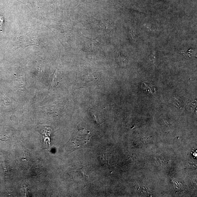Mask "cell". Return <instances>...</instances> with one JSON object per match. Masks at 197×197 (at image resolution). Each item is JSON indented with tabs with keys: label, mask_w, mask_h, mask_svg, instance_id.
<instances>
[{
	"label": "cell",
	"mask_w": 197,
	"mask_h": 197,
	"mask_svg": "<svg viewBox=\"0 0 197 197\" xmlns=\"http://www.w3.org/2000/svg\"><path fill=\"white\" fill-rule=\"evenodd\" d=\"M38 41L34 36L29 35H25L21 36L19 37L18 42V47L17 49L19 48H26L31 46H38Z\"/></svg>",
	"instance_id": "1"
},
{
	"label": "cell",
	"mask_w": 197,
	"mask_h": 197,
	"mask_svg": "<svg viewBox=\"0 0 197 197\" xmlns=\"http://www.w3.org/2000/svg\"><path fill=\"white\" fill-rule=\"evenodd\" d=\"M174 102L175 103H174V104H175V106H177L178 107L180 106L181 101L177 99L176 98H175L174 99Z\"/></svg>",
	"instance_id": "3"
},
{
	"label": "cell",
	"mask_w": 197,
	"mask_h": 197,
	"mask_svg": "<svg viewBox=\"0 0 197 197\" xmlns=\"http://www.w3.org/2000/svg\"><path fill=\"white\" fill-rule=\"evenodd\" d=\"M3 19L2 17L0 16V30L2 31V25L3 24Z\"/></svg>",
	"instance_id": "4"
},
{
	"label": "cell",
	"mask_w": 197,
	"mask_h": 197,
	"mask_svg": "<svg viewBox=\"0 0 197 197\" xmlns=\"http://www.w3.org/2000/svg\"><path fill=\"white\" fill-rule=\"evenodd\" d=\"M129 34L132 40H133L134 42H135L137 39V36L135 30H130L129 31Z\"/></svg>",
	"instance_id": "2"
}]
</instances>
